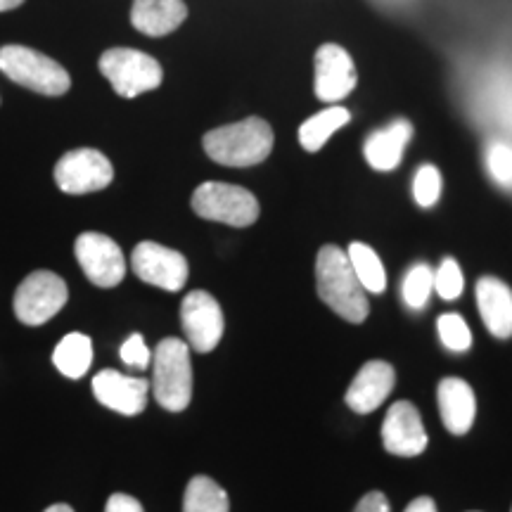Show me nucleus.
I'll list each match as a JSON object with an SVG mask.
<instances>
[{
	"mask_svg": "<svg viewBox=\"0 0 512 512\" xmlns=\"http://www.w3.org/2000/svg\"><path fill=\"white\" fill-rule=\"evenodd\" d=\"M347 256L363 290L373 294L384 292V287H387V271H384L380 256H377L373 247L363 245V242H351Z\"/></svg>",
	"mask_w": 512,
	"mask_h": 512,
	"instance_id": "22",
	"label": "nucleus"
},
{
	"mask_svg": "<svg viewBox=\"0 0 512 512\" xmlns=\"http://www.w3.org/2000/svg\"><path fill=\"white\" fill-rule=\"evenodd\" d=\"M24 0H0V12H8V10H15L22 5Z\"/></svg>",
	"mask_w": 512,
	"mask_h": 512,
	"instance_id": "33",
	"label": "nucleus"
},
{
	"mask_svg": "<svg viewBox=\"0 0 512 512\" xmlns=\"http://www.w3.org/2000/svg\"><path fill=\"white\" fill-rule=\"evenodd\" d=\"M74 254L81 271L95 287H117L126 275L121 247L102 233H81L74 242Z\"/></svg>",
	"mask_w": 512,
	"mask_h": 512,
	"instance_id": "9",
	"label": "nucleus"
},
{
	"mask_svg": "<svg viewBox=\"0 0 512 512\" xmlns=\"http://www.w3.org/2000/svg\"><path fill=\"white\" fill-rule=\"evenodd\" d=\"M55 183L67 195H88L105 190L114 181V166L110 159L93 147H79L62 155L55 164Z\"/></svg>",
	"mask_w": 512,
	"mask_h": 512,
	"instance_id": "8",
	"label": "nucleus"
},
{
	"mask_svg": "<svg viewBox=\"0 0 512 512\" xmlns=\"http://www.w3.org/2000/svg\"><path fill=\"white\" fill-rule=\"evenodd\" d=\"M413 197L422 209H430L441 197V174L437 166L422 164L413 178Z\"/></svg>",
	"mask_w": 512,
	"mask_h": 512,
	"instance_id": "27",
	"label": "nucleus"
},
{
	"mask_svg": "<svg viewBox=\"0 0 512 512\" xmlns=\"http://www.w3.org/2000/svg\"><path fill=\"white\" fill-rule=\"evenodd\" d=\"M382 444L392 456L413 458L427 448V432L418 408L408 401H396L382 425Z\"/></svg>",
	"mask_w": 512,
	"mask_h": 512,
	"instance_id": "13",
	"label": "nucleus"
},
{
	"mask_svg": "<svg viewBox=\"0 0 512 512\" xmlns=\"http://www.w3.org/2000/svg\"><path fill=\"white\" fill-rule=\"evenodd\" d=\"M152 392L162 408L181 413L192 399V363L188 342L166 337L152 356Z\"/></svg>",
	"mask_w": 512,
	"mask_h": 512,
	"instance_id": "3",
	"label": "nucleus"
},
{
	"mask_svg": "<svg viewBox=\"0 0 512 512\" xmlns=\"http://www.w3.org/2000/svg\"><path fill=\"white\" fill-rule=\"evenodd\" d=\"M93 394L102 406H107L114 413L138 415L147 406L150 382L143 377L124 375L119 370H100L93 377Z\"/></svg>",
	"mask_w": 512,
	"mask_h": 512,
	"instance_id": "14",
	"label": "nucleus"
},
{
	"mask_svg": "<svg viewBox=\"0 0 512 512\" xmlns=\"http://www.w3.org/2000/svg\"><path fill=\"white\" fill-rule=\"evenodd\" d=\"M105 512H145L138 498L128 494H112L105 505Z\"/></svg>",
	"mask_w": 512,
	"mask_h": 512,
	"instance_id": "30",
	"label": "nucleus"
},
{
	"mask_svg": "<svg viewBox=\"0 0 512 512\" xmlns=\"http://www.w3.org/2000/svg\"><path fill=\"white\" fill-rule=\"evenodd\" d=\"M434 290V271L427 264H415L403 278V302L411 306L413 311L425 309L430 302V294Z\"/></svg>",
	"mask_w": 512,
	"mask_h": 512,
	"instance_id": "24",
	"label": "nucleus"
},
{
	"mask_svg": "<svg viewBox=\"0 0 512 512\" xmlns=\"http://www.w3.org/2000/svg\"><path fill=\"white\" fill-rule=\"evenodd\" d=\"M67 299V283L60 275L53 271H34L19 283L12 309H15L19 323L36 328V325L55 318L64 309Z\"/></svg>",
	"mask_w": 512,
	"mask_h": 512,
	"instance_id": "7",
	"label": "nucleus"
},
{
	"mask_svg": "<svg viewBox=\"0 0 512 512\" xmlns=\"http://www.w3.org/2000/svg\"><path fill=\"white\" fill-rule=\"evenodd\" d=\"M192 209L207 221L247 228L259 219V202L247 188L230 183H202L192 195Z\"/></svg>",
	"mask_w": 512,
	"mask_h": 512,
	"instance_id": "6",
	"label": "nucleus"
},
{
	"mask_svg": "<svg viewBox=\"0 0 512 512\" xmlns=\"http://www.w3.org/2000/svg\"><path fill=\"white\" fill-rule=\"evenodd\" d=\"M100 72L121 98H138L162 86L164 72L155 57L133 48H110L100 57Z\"/></svg>",
	"mask_w": 512,
	"mask_h": 512,
	"instance_id": "5",
	"label": "nucleus"
},
{
	"mask_svg": "<svg viewBox=\"0 0 512 512\" xmlns=\"http://www.w3.org/2000/svg\"><path fill=\"white\" fill-rule=\"evenodd\" d=\"M318 294L337 316L349 323H363L370 313L366 290L358 283L349 256L337 245L320 247L316 259Z\"/></svg>",
	"mask_w": 512,
	"mask_h": 512,
	"instance_id": "1",
	"label": "nucleus"
},
{
	"mask_svg": "<svg viewBox=\"0 0 512 512\" xmlns=\"http://www.w3.org/2000/svg\"><path fill=\"white\" fill-rule=\"evenodd\" d=\"M439 411L448 432L456 434V437H463V434L470 432L477 413L475 392H472L470 384L460 380V377H446V380H441Z\"/></svg>",
	"mask_w": 512,
	"mask_h": 512,
	"instance_id": "16",
	"label": "nucleus"
},
{
	"mask_svg": "<svg viewBox=\"0 0 512 512\" xmlns=\"http://www.w3.org/2000/svg\"><path fill=\"white\" fill-rule=\"evenodd\" d=\"M0 72L22 88L48 98H60L72 86V79L60 62L27 46L0 48Z\"/></svg>",
	"mask_w": 512,
	"mask_h": 512,
	"instance_id": "4",
	"label": "nucleus"
},
{
	"mask_svg": "<svg viewBox=\"0 0 512 512\" xmlns=\"http://www.w3.org/2000/svg\"><path fill=\"white\" fill-rule=\"evenodd\" d=\"M53 363L64 377H69V380H79V377L88 373V368H91L93 363L91 337L81 335V332H72V335L64 337L55 347Z\"/></svg>",
	"mask_w": 512,
	"mask_h": 512,
	"instance_id": "20",
	"label": "nucleus"
},
{
	"mask_svg": "<svg viewBox=\"0 0 512 512\" xmlns=\"http://www.w3.org/2000/svg\"><path fill=\"white\" fill-rule=\"evenodd\" d=\"M351 121V112L344 110V107L332 105L328 110L313 114L311 119H306L302 128H299V143H302L304 150L318 152L328 140L335 136L342 126H347Z\"/></svg>",
	"mask_w": 512,
	"mask_h": 512,
	"instance_id": "21",
	"label": "nucleus"
},
{
	"mask_svg": "<svg viewBox=\"0 0 512 512\" xmlns=\"http://www.w3.org/2000/svg\"><path fill=\"white\" fill-rule=\"evenodd\" d=\"M204 152L223 166L261 164L273 150V128L264 119L249 117L209 131L202 140Z\"/></svg>",
	"mask_w": 512,
	"mask_h": 512,
	"instance_id": "2",
	"label": "nucleus"
},
{
	"mask_svg": "<svg viewBox=\"0 0 512 512\" xmlns=\"http://www.w3.org/2000/svg\"><path fill=\"white\" fill-rule=\"evenodd\" d=\"M406 512H437V503H434L432 498H427V496L415 498V501L406 508Z\"/></svg>",
	"mask_w": 512,
	"mask_h": 512,
	"instance_id": "32",
	"label": "nucleus"
},
{
	"mask_svg": "<svg viewBox=\"0 0 512 512\" xmlns=\"http://www.w3.org/2000/svg\"><path fill=\"white\" fill-rule=\"evenodd\" d=\"M119 354H121V361H124L126 366L138 368V370H145L147 366H150V361H152V354H150V349H147L143 335H131V337H128L126 342L121 344Z\"/></svg>",
	"mask_w": 512,
	"mask_h": 512,
	"instance_id": "29",
	"label": "nucleus"
},
{
	"mask_svg": "<svg viewBox=\"0 0 512 512\" xmlns=\"http://www.w3.org/2000/svg\"><path fill=\"white\" fill-rule=\"evenodd\" d=\"M477 304L484 325L498 339L512 337V290L503 280L486 275L477 283Z\"/></svg>",
	"mask_w": 512,
	"mask_h": 512,
	"instance_id": "17",
	"label": "nucleus"
},
{
	"mask_svg": "<svg viewBox=\"0 0 512 512\" xmlns=\"http://www.w3.org/2000/svg\"><path fill=\"white\" fill-rule=\"evenodd\" d=\"M413 136L411 121L396 119L387 128L370 133L363 145V155L375 171H394L401 164L403 152H406L408 140Z\"/></svg>",
	"mask_w": 512,
	"mask_h": 512,
	"instance_id": "18",
	"label": "nucleus"
},
{
	"mask_svg": "<svg viewBox=\"0 0 512 512\" xmlns=\"http://www.w3.org/2000/svg\"><path fill=\"white\" fill-rule=\"evenodd\" d=\"M183 512H230L228 494L214 479L192 477L183 498Z\"/></svg>",
	"mask_w": 512,
	"mask_h": 512,
	"instance_id": "23",
	"label": "nucleus"
},
{
	"mask_svg": "<svg viewBox=\"0 0 512 512\" xmlns=\"http://www.w3.org/2000/svg\"><path fill=\"white\" fill-rule=\"evenodd\" d=\"M46 512H74V510L69 508L67 503H55V505H50V508H48Z\"/></svg>",
	"mask_w": 512,
	"mask_h": 512,
	"instance_id": "35",
	"label": "nucleus"
},
{
	"mask_svg": "<svg viewBox=\"0 0 512 512\" xmlns=\"http://www.w3.org/2000/svg\"><path fill=\"white\" fill-rule=\"evenodd\" d=\"M354 512H392V508H389L387 496L380 494V491H370L358 501Z\"/></svg>",
	"mask_w": 512,
	"mask_h": 512,
	"instance_id": "31",
	"label": "nucleus"
},
{
	"mask_svg": "<svg viewBox=\"0 0 512 512\" xmlns=\"http://www.w3.org/2000/svg\"><path fill=\"white\" fill-rule=\"evenodd\" d=\"M437 330L446 349L458 351L460 354V351H467L472 347V332L467 328L465 318L458 316V313H444V316H439Z\"/></svg>",
	"mask_w": 512,
	"mask_h": 512,
	"instance_id": "26",
	"label": "nucleus"
},
{
	"mask_svg": "<svg viewBox=\"0 0 512 512\" xmlns=\"http://www.w3.org/2000/svg\"><path fill=\"white\" fill-rule=\"evenodd\" d=\"M434 290H437L439 297L446 299V302H453V299H458L460 294H463L465 278L456 259L441 261L439 271H434Z\"/></svg>",
	"mask_w": 512,
	"mask_h": 512,
	"instance_id": "28",
	"label": "nucleus"
},
{
	"mask_svg": "<svg viewBox=\"0 0 512 512\" xmlns=\"http://www.w3.org/2000/svg\"><path fill=\"white\" fill-rule=\"evenodd\" d=\"M181 320L185 337H188V347L195 349L197 354H209V351L219 347L226 320H223L219 302L209 292H190L183 299Z\"/></svg>",
	"mask_w": 512,
	"mask_h": 512,
	"instance_id": "11",
	"label": "nucleus"
},
{
	"mask_svg": "<svg viewBox=\"0 0 512 512\" xmlns=\"http://www.w3.org/2000/svg\"><path fill=\"white\" fill-rule=\"evenodd\" d=\"M396 373L389 363L370 361L358 370L347 392V406L354 413L368 415L382 406L384 399L392 394Z\"/></svg>",
	"mask_w": 512,
	"mask_h": 512,
	"instance_id": "15",
	"label": "nucleus"
},
{
	"mask_svg": "<svg viewBox=\"0 0 512 512\" xmlns=\"http://www.w3.org/2000/svg\"><path fill=\"white\" fill-rule=\"evenodd\" d=\"M358 72L351 55L342 46L328 43L316 53V95L323 102L344 100L356 88Z\"/></svg>",
	"mask_w": 512,
	"mask_h": 512,
	"instance_id": "12",
	"label": "nucleus"
},
{
	"mask_svg": "<svg viewBox=\"0 0 512 512\" xmlns=\"http://www.w3.org/2000/svg\"><path fill=\"white\" fill-rule=\"evenodd\" d=\"M188 17L183 0H133L131 24L145 36H166Z\"/></svg>",
	"mask_w": 512,
	"mask_h": 512,
	"instance_id": "19",
	"label": "nucleus"
},
{
	"mask_svg": "<svg viewBox=\"0 0 512 512\" xmlns=\"http://www.w3.org/2000/svg\"><path fill=\"white\" fill-rule=\"evenodd\" d=\"M486 169L489 176L505 190H512V145L494 140L486 147Z\"/></svg>",
	"mask_w": 512,
	"mask_h": 512,
	"instance_id": "25",
	"label": "nucleus"
},
{
	"mask_svg": "<svg viewBox=\"0 0 512 512\" xmlns=\"http://www.w3.org/2000/svg\"><path fill=\"white\" fill-rule=\"evenodd\" d=\"M133 273L147 285L162 287L166 292L183 290L188 283V259L176 249H169L157 242H140L131 256Z\"/></svg>",
	"mask_w": 512,
	"mask_h": 512,
	"instance_id": "10",
	"label": "nucleus"
},
{
	"mask_svg": "<svg viewBox=\"0 0 512 512\" xmlns=\"http://www.w3.org/2000/svg\"><path fill=\"white\" fill-rule=\"evenodd\" d=\"M377 3L389 5V8H401V5H408V3H411V0H377Z\"/></svg>",
	"mask_w": 512,
	"mask_h": 512,
	"instance_id": "34",
	"label": "nucleus"
}]
</instances>
